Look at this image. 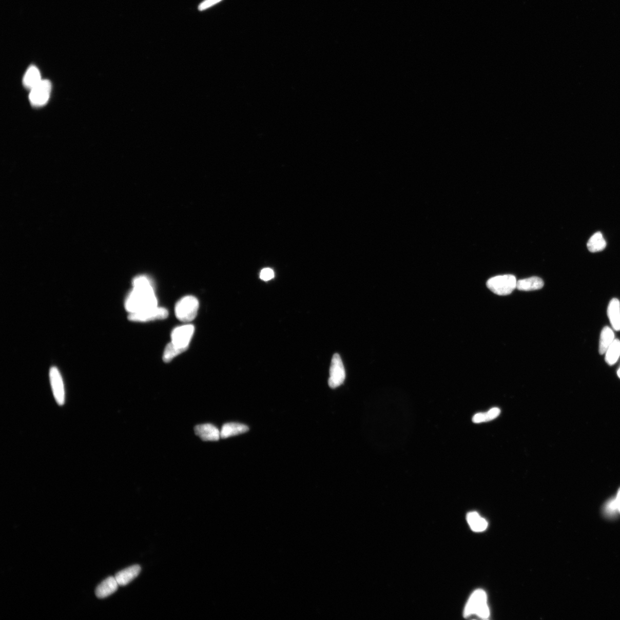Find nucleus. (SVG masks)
Segmentation results:
<instances>
[{"instance_id": "28", "label": "nucleus", "mask_w": 620, "mask_h": 620, "mask_svg": "<svg viewBox=\"0 0 620 620\" xmlns=\"http://www.w3.org/2000/svg\"><path fill=\"white\" fill-rule=\"evenodd\" d=\"M617 375L620 379V366L619 367V369L617 371Z\"/></svg>"}, {"instance_id": "7", "label": "nucleus", "mask_w": 620, "mask_h": 620, "mask_svg": "<svg viewBox=\"0 0 620 620\" xmlns=\"http://www.w3.org/2000/svg\"><path fill=\"white\" fill-rule=\"evenodd\" d=\"M168 316V310L163 307H154L145 311L129 314L128 319L133 322H145L154 320H162Z\"/></svg>"}, {"instance_id": "3", "label": "nucleus", "mask_w": 620, "mask_h": 620, "mask_svg": "<svg viewBox=\"0 0 620 620\" xmlns=\"http://www.w3.org/2000/svg\"><path fill=\"white\" fill-rule=\"evenodd\" d=\"M517 280L515 276L505 275L496 276L489 279L487 287L493 293L500 296L511 294L516 288Z\"/></svg>"}, {"instance_id": "4", "label": "nucleus", "mask_w": 620, "mask_h": 620, "mask_svg": "<svg viewBox=\"0 0 620 620\" xmlns=\"http://www.w3.org/2000/svg\"><path fill=\"white\" fill-rule=\"evenodd\" d=\"M198 300L193 296L183 297L176 304V314L179 320L187 322L193 320L199 308Z\"/></svg>"}, {"instance_id": "8", "label": "nucleus", "mask_w": 620, "mask_h": 620, "mask_svg": "<svg viewBox=\"0 0 620 620\" xmlns=\"http://www.w3.org/2000/svg\"><path fill=\"white\" fill-rule=\"evenodd\" d=\"M345 371L341 357L338 354L334 355L330 369V377L328 383L332 389L341 385L345 379Z\"/></svg>"}, {"instance_id": "16", "label": "nucleus", "mask_w": 620, "mask_h": 620, "mask_svg": "<svg viewBox=\"0 0 620 620\" xmlns=\"http://www.w3.org/2000/svg\"><path fill=\"white\" fill-rule=\"evenodd\" d=\"M42 81L41 72L35 66L28 68L23 78V85L30 90Z\"/></svg>"}, {"instance_id": "14", "label": "nucleus", "mask_w": 620, "mask_h": 620, "mask_svg": "<svg viewBox=\"0 0 620 620\" xmlns=\"http://www.w3.org/2000/svg\"><path fill=\"white\" fill-rule=\"evenodd\" d=\"M544 286V280L536 277L518 280L516 284V288L523 292L540 289Z\"/></svg>"}, {"instance_id": "26", "label": "nucleus", "mask_w": 620, "mask_h": 620, "mask_svg": "<svg viewBox=\"0 0 620 620\" xmlns=\"http://www.w3.org/2000/svg\"><path fill=\"white\" fill-rule=\"evenodd\" d=\"M616 499V501L617 502L618 509V511L620 512V500H618V499H617V498Z\"/></svg>"}, {"instance_id": "1", "label": "nucleus", "mask_w": 620, "mask_h": 620, "mask_svg": "<svg viewBox=\"0 0 620 620\" xmlns=\"http://www.w3.org/2000/svg\"><path fill=\"white\" fill-rule=\"evenodd\" d=\"M156 307L158 300L151 280L145 276L135 278L133 280V289L125 299L126 310L131 314Z\"/></svg>"}, {"instance_id": "5", "label": "nucleus", "mask_w": 620, "mask_h": 620, "mask_svg": "<svg viewBox=\"0 0 620 620\" xmlns=\"http://www.w3.org/2000/svg\"><path fill=\"white\" fill-rule=\"evenodd\" d=\"M51 88V82L48 80H42L40 84L34 87L31 90L29 96L32 105L36 107L45 105L49 100Z\"/></svg>"}, {"instance_id": "18", "label": "nucleus", "mask_w": 620, "mask_h": 620, "mask_svg": "<svg viewBox=\"0 0 620 620\" xmlns=\"http://www.w3.org/2000/svg\"><path fill=\"white\" fill-rule=\"evenodd\" d=\"M467 520L472 530L475 532L483 531L488 527L487 521L476 512L469 513Z\"/></svg>"}, {"instance_id": "12", "label": "nucleus", "mask_w": 620, "mask_h": 620, "mask_svg": "<svg viewBox=\"0 0 620 620\" xmlns=\"http://www.w3.org/2000/svg\"><path fill=\"white\" fill-rule=\"evenodd\" d=\"M141 571V568L139 565H134L129 567L127 569H125L122 571H119V573L115 574V578L119 586L124 587L127 585L130 582L137 577Z\"/></svg>"}, {"instance_id": "23", "label": "nucleus", "mask_w": 620, "mask_h": 620, "mask_svg": "<svg viewBox=\"0 0 620 620\" xmlns=\"http://www.w3.org/2000/svg\"><path fill=\"white\" fill-rule=\"evenodd\" d=\"M274 273L270 268H264L260 273V278L264 281H268L274 278Z\"/></svg>"}, {"instance_id": "27", "label": "nucleus", "mask_w": 620, "mask_h": 620, "mask_svg": "<svg viewBox=\"0 0 620 620\" xmlns=\"http://www.w3.org/2000/svg\"><path fill=\"white\" fill-rule=\"evenodd\" d=\"M617 498L618 499V500H620V489L617 494Z\"/></svg>"}, {"instance_id": "10", "label": "nucleus", "mask_w": 620, "mask_h": 620, "mask_svg": "<svg viewBox=\"0 0 620 620\" xmlns=\"http://www.w3.org/2000/svg\"><path fill=\"white\" fill-rule=\"evenodd\" d=\"M195 432L204 441H217L221 438L220 431L211 424L197 425L195 428Z\"/></svg>"}, {"instance_id": "11", "label": "nucleus", "mask_w": 620, "mask_h": 620, "mask_svg": "<svg viewBox=\"0 0 620 620\" xmlns=\"http://www.w3.org/2000/svg\"><path fill=\"white\" fill-rule=\"evenodd\" d=\"M119 585L115 577L110 576L105 579L96 588L95 595L99 598H105L110 596L117 591Z\"/></svg>"}, {"instance_id": "6", "label": "nucleus", "mask_w": 620, "mask_h": 620, "mask_svg": "<svg viewBox=\"0 0 620 620\" xmlns=\"http://www.w3.org/2000/svg\"><path fill=\"white\" fill-rule=\"evenodd\" d=\"M49 377L53 395L56 403L64 405L65 402V389L64 380L57 368L52 366L49 372Z\"/></svg>"}, {"instance_id": "9", "label": "nucleus", "mask_w": 620, "mask_h": 620, "mask_svg": "<svg viewBox=\"0 0 620 620\" xmlns=\"http://www.w3.org/2000/svg\"><path fill=\"white\" fill-rule=\"evenodd\" d=\"M195 331V326L192 324L176 328L171 333V342L179 347L188 348Z\"/></svg>"}, {"instance_id": "15", "label": "nucleus", "mask_w": 620, "mask_h": 620, "mask_svg": "<svg viewBox=\"0 0 620 620\" xmlns=\"http://www.w3.org/2000/svg\"><path fill=\"white\" fill-rule=\"evenodd\" d=\"M249 431L248 426L238 423H228L222 426L221 430V438L223 439L246 433Z\"/></svg>"}, {"instance_id": "19", "label": "nucleus", "mask_w": 620, "mask_h": 620, "mask_svg": "<svg viewBox=\"0 0 620 620\" xmlns=\"http://www.w3.org/2000/svg\"><path fill=\"white\" fill-rule=\"evenodd\" d=\"M605 361L610 366L616 364L620 357V340L615 339L605 353Z\"/></svg>"}, {"instance_id": "17", "label": "nucleus", "mask_w": 620, "mask_h": 620, "mask_svg": "<svg viewBox=\"0 0 620 620\" xmlns=\"http://www.w3.org/2000/svg\"><path fill=\"white\" fill-rule=\"evenodd\" d=\"M614 333L612 329L608 326H605L600 332L599 342V355H604L608 347L615 340Z\"/></svg>"}, {"instance_id": "21", "label": "nucleus", "mask_w": 620, "mask_h": 620, "mask_svg": "<svg viewBox=\"0 0 620 620\" xmlns=\"http://www.w3.org/2000/svg\"><path fill=\"white\" fill-rule=\"evenodd\" d=\"M187 348L177 346L172 342L168 344L164 350L163 360L164 362H171L174 358L185 352Z\"/></svg>"}, {"instance_id": "20", "label": "nucleus", "mask_w": 620, "mask_h": 620, "mask_svg": "<svg viewBox=\"0 0 620 620\" xmlns=\"http://www.w3.org/2000/svg\"><path fill=\"white\" fill-rule=\"evenodd\" d=\"M606 246L607 242L600 232H595L590 237L588 243L589 250L593 253L604 250Z\"/></svg>"}, {"instance_id": "24", "label": "nucleus", "mask_w": 620, "mask_h": 620, "mask_svg": "<svg viewBox=\"0 0 620 620\" xmlns=\"http://www.w3.org/2000/svg\"><path fill=\"white\" fill-rule=\"evenodd\" d=\"M617 510H618V509L616 499L610 501L607 503L606 511L608 514H613V513L616 512Z\"/></svg>"}, {"instance_id": "25", "label": "nucleus", "mask_w": 620, "mask_h": 620, "mask_svg": "<svg viewBox=\"0 0 620 620\" xmlns=\"http://www.w3.org/2000/svg\"><path fill=\"white\" fill-rule=\"evenodd\" d=\"M222 0H205L204 2L200 5L199 8H199V10L203 11L205 10V9L214 6L215 4L219 3Z\"/></svg>"}, {"instance_id": "13", "label": "nucleus", "mask_w": 620, "mask_h": 620, "mask_svg": "<svg viewBox=\"0 0 620 620\" xmlns=\"http://www.w3.org/2000/svg\"><path fill=\"white\" fill-rule=\"evenodd\" d=\"M608 316L613 330L620 331V302L617 298L610 300L607 309Z\"/></svg>"}, {"instance_id": "2", "label": "nucleus", "mask_w": 620, "mask_h": 620, "mask_svg": "<svg viewBox=\"0 0 620 620\" xmlns=\"http://www.w3.org/2000/svg\"><path fill=\"white\" fill-rule=\"evenodd\" d=\"M487 594L481 589L477 590L470 597L464 609V616L468 617L473 614L482 618L489 616V609L487 605Z\"/></svg>"}, {"instance_id": "22", "label": "nucleus", "mask_w": 620, "mask_h": 620, "mask_svg": "<svg viewBox=\"0 0 620 620\" xmlns=\"http://www.w3.org/2000/svg\"><path fill=\"white\" fill-rule=\"evenodd\" d=\"M500 410L498 408H493L486 413H479L473 416V421L474 423L484 422L495 419L500 415Z\"/></svg>"}]
</instances>
